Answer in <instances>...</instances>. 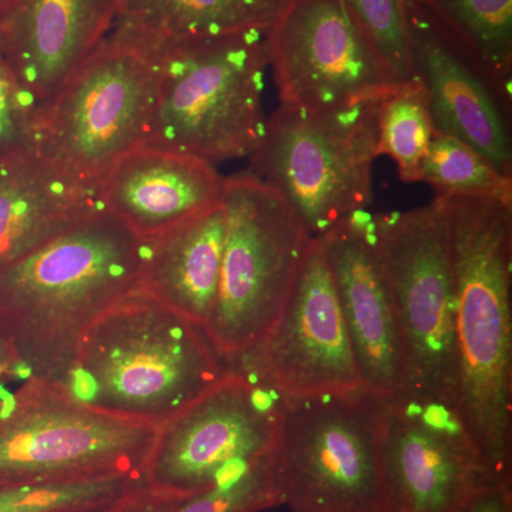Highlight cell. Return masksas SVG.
Listing matches in <instances>:
<instances>
[{
  "mask_svg": "<svg viewBox=\"0 0 512 512\" xmlns=\"http://www.w3.org/2000/svg\"><path fill=\"white\" fill-rule=\"evenodd\" d=\"M383 512H451L495 478L456 406L407 390L384 399Z\"/></svg>",
  "mask_w": 512,
  "mask_h": 512,
  "instance_id": "cell-13",
  "label": "cell"
},
{
  "mask_svg": "<svg viewBox=\"0 0 512 512\" xmlns=\"http://www.w3.org/2000/svg\"><path fill=\"white\" fill-rule=\"evenodd\" d=\"M284 505L276 450L241 473L185 498L173 512H261Z\"/></svg>",
  "mask_w": 512,
  "mask_h": 512,
  "instance_id": "cell-26",
  "label": "cell"
},
{
  "mask_svg": "<svg viewBox=\"0 0 512 512\" xmlns=\"http://www.w3.org/2000/svg\"><path fill=\"white\" fill-rule=\"evenodd\" d=\"M380 100L329 110L281 103L245 171L281 194L319 237L372 204Z\"/></svg>",
  "mask_w": 512,
  "mask_h": 512,
  "instance_id": "cell-7",
  "label": "cell"
},
{
  "mask_svg": "<svg viewBox=\"0 0 512 512\" xmlns=\"http://www.w3.org/2000/svg\"><path fill=\"white\" fill-rule=\"evenodd\" d=\"M282 104L329 110L387 96L397 84L343 0H284L265 30Z\"/></svg>",
  "mask_w": 512,
  "mask_h": 512,
  "instance_id": "cell-12",
  "label": "cell"
},
{
  "mask_svg": "<svg viewBox=\"0 0 512 512\" xmlns=\"http://www.w3.org/2000/svg\"><path fill=\"white\" fill-rule=\"evenodd\" d=\"M370 212H352L319 235L363 387L390 397L404 387L402 336L373 249Z\"/></svg>",
  "mask_w": 512,
  "mask_h": 512,
  "instance_id": "cell-15",
  "label": "cell"
},
{
  "mask_svg": "<svg viewBox=\"0 0 512 512\" xmlns=\"http://www.w3.org/2000/svg\"><path fill=\"white\" fill-rule=\"evenodd\" d=\"M117 0H15L0 15V50L40 109L107 36Z\"/></svg>",
  "mask_w": 512,
  "mask_h": 512,
  "instance_id": "cell-17",
  "label": "cell"
},
{
  "mask_svg": "<svg viewBox=\"0 0 512 512\" xmlns=\"http://www.w3.org/2000/svg\"><path fill=\"white\" fill-rule=\"evenodd\" d=\"M185 497L143 483L131 488L104 512H173Z\"/></svg>",
  "mask_w": 512,
  "mask_h": 512,
  "instance_id": "cell-29",
  "label": "cell"
},
{
  "mask_svg": "<svg viewBox=\"0 0 512 512\" xmlns=\"http://www.w3.org/2000/svg\"><path fill=\"white\" fill-rule=\"evenodd\" d=\"M282 400L229 369L220 382L158 427L146 483L191 497L274 453Z\"/></svg>",
  "mask_w": 512,
  "mask_h": 512,
  "instance_id": "cell-11",
  "label": "cell"
},
{
  "mask_svg": "<svg viewBox=\"0 0 512 512\" xmlns=\"http://www.w3.org/2000/svg\"><path fill=\"white\" fill-rule=\"evenodd\" d=\"M420 183L436 197H478L512 205V175L498 170L476 148L437 133L420 168Z\"/></svg>",
  "mask_w": 512,
  "mask_h": 512,
  "instance_id": "cell-24",
  "label": "cell"
},
{
  "mask_svg": "<svg viewBox=\"0 0 512 512\" xmlns=\"http://www.w3.org/2000/svg\"><path fill=\"white\" fill-rule=\"evenodd\" d=\"M227 235L222 201L148 239L136 291L204 328L214 308Z\"/></svg>",
  "mask_w": 512,
  "mask_h": 512,
  "instance_id": "cell-20",
  "label": "cell"
},
{
  "mask_svg": "<svg viewBox=\"0 0 512 512\" xmlns=\"http://www.w3.org/2000/svg\"><path fill=\"white\" fill-rule=\"evenodd\" d=\"M119 477L60 485H0V512H104L143 484Z\"/></svg>",
  "mask_w": 512,
  "mask_h": 512,
  "instance_id": "cell-25",
  "label": "cell"
},
{
  "mask_svg": "<svg viewBox=\"0 0 512 512\" xmlns=\"http://www.w3.org/2000/svg\"><path fill=\"white\" fill-rule=\"evenodd\" d=\"M147 252L104 211L0 269V320L25 380L63 382L87 330L136 291Z\"/></svg>",
  "mask_w": 512,
  "mask_h": 512,
  "instance_id": "cell-1",
  "label": "cell"
},
{
  "mask_svg": "<svg viewBox=\"0 0 512 512\" xmlns=\"http://www.w3.org/2000/svg\"><path fill=\"white\" fill-rule=\"evenodd\" d=\"M369 231L402 336V390L456 406V296L443 215L434 201L379 212L370 214Z\"/></svg>",
  "mask_w": 512,
  "mask_h": 512,
  "instance_id": "cell-9",
  "label": "cell"
},
{
  "mask_svg": "<svg viewBox=\"0 0 512 512\" xmlns=\"http://www.w3.org/2000/svg\"><path fill=\"white\" fill-rule=\"evenodd\" d=\"M413 69L429 93L434 126L512 175L511 103L426 10L410 2Z\"/></svg>",
  "mask_w": 512,
  "mask_h": 512,
  "instance_id": "cell-16",
  "label": "cell"
},
{
  "mask_svg": "<svg viewBox=\"0 0 512 512\" xmlns=\"http://www.w3.org/2000/svg\"><path fill=\"white\" fill-rule=\"evenodd\" d=\"M107 211L100 181L87 180L35 150L0 160V269Z\"/></svg>",
  "mask_w": 512,
  "mask_h": 512,
  "instance_id": "cell-19",
  "label": "cell"
},
{
  "mask_svg": "<svg viewBox=\"0 0 512 512\" xmlns=\"http://www.w3.org/2000/svg\"><path fill=\"white\" fill-rule=\"evenodd\" d=\"M384 397L367 389L282 402L276 461L293 512H383Z\"/></svg>",
  "mask_w": 512,
  "mask_h": 512,
  "instance_id": "cell-10",
  "label": "cell"
},
{
  "mask_svg": "<svg viewBox=\"0 0 512 512\" xmlns=\"http://www.w3.org/2000/svg\"><path fill=\"white\" fill-rule=\"evenodd\" d=\"M144 46L156 52L160 67L156 111L144 146L214 165L258 150L268 126L262 101L265 32Z\"/></svg>",
  "mask_w": 512,
  "mask_h": 512,
  "instance_id": "cell-4",
  "label": "cell"
},
{
  "mask_svg": "<svg viewBox=\"0 0 512 512\" xmlns=\"http://www.w3.org/2000/svg\"><path fill=\"white\" fill-rule=\"evenodd\" d=\"M2 379L25 380V373L8 329L0 320V380Z\"/></svg>",
  "mask_w": 512,
  "mask_h": 512,
  "instance_id": "cell-31",
  "label": "cell"
},
{
  "mask_svg": "<svg viewBox=\"0 0 512 512\" xmlns=\"http://www.w3.org/2000/svg\"><path fill=\"white\" fill-rule=\"evenodd\" d=\"M433 201L453 261L456 409L495 478L512 484V205Z\"/></svg>",
  "mask_w": 512,
  "mask_h": 512,
  "instance_id": "cell-2",
  "label": "cell"
},
{
  "mask_svg": "<svg viewBox=\"0 0 512 512\" xmlns=\"http://www.w3.org/2000/svg\"><path fill=\"white\" fill-rule=\"evenodd\" d=\"M463 47L512 101V0H410Z\"/></svg>",
  "mask_w": 512,
  "mask_h": 512,
  "instance_id": "cell-22",
  "label": "cell"
},
{
  "mask_svg": "<svg viewBox=\"0 0 512 512\" xmlns=\"http://www.w3.org/2000/svg\"><path fill=\"white\" fill-rule=\"evenodd\" d=\"M40 107L0 50V160L35 150Z\"/></svg>",
  "mask_w": 512,
  "mask_h": 512,
  "instance_id": "cell-28",
  "label": "cell"
},
{
  "mask_svg": "<svg viewBox=\"0 0 512 512\" xmlns=\"http://www.w3.org/2000/svg\"><path fill=\"white\" fill-rule=\"evenodd\" d=\"M429 93L419 76L384 96L377 110V157L397 165L403 183H420V168L436 136Z\"/></svg>",
  "mask_w": 512,
  "mask_h": 512,
  "instance_id": "cell-23",
  "label": "cell"
},
{
  "mask_svg": "<svg viewBox=\"0 0 512 512\" xmlns=\"http://www.w3.org/2000/svg\"><path fill=\"white\" fill-rule=\"evenodd\" d=\"M120 0H117V6H119Z\"/></svg>",
  "mask_w": 512,
  "mask_h": 512,
  "instance_id": "cell-33",
  "label": "cell"
},
{
  "mask_svg": "<svg viewBox=\"0 0 512 512\" xmlns=\"http://www.w3.org/2000/svg\"><path fill=\"white\" fill-rule=\"evenodd\" d=\"M229 367L282 402L365 389L319 237L274 328Z\"/></svg>",
  "mask_w": 512,
  "mask_h": 512,
  "instance_id": "cell-14",
  "label": "cell"
},
{
  "mask_svg": "<svg viewBox=\"0 0 512 512\" xmlns=\"http://www.w3.org/2000/svg\"><path fill=\"white\" fill-rule=\"evenodd\" d=\"M225 177L201 158L150 146L111 165L100 187L107 211L138 237L151 239L220 204Z\"/></svg>",
  "mask_w": 512,
  "mask_h": 512,
  "instance_id": "cell-18",
  "label": "cell"
},
{
  "mask_svg": "<svg viewBox=\"0 0 512 512\" xmlns=\"http://www.w3.org/2000/svg\"><path fill=\"white\" fill-rule=\"evenodd\" d=\"M284 0H120L109 33L141 45L210 39L271 25Z\"/></svg>",
  "mask_w": 512,
  "mask_h": 512,
  "instance_id": "cell-21",
  "label": "cell"
},
{
  "mask_svg": "<svg viewBox=\"0 0 512 512\" xmlns=\"http://www.w3.org/2000/svg\"><path fill=\"white\" fill-rule=\"evenodd\" d=\"M13 2H15V0H0V15H2L9 6H12Z\"/></svg>",
  "mask_w": 512,
  "mask_h": 512,
  "instance_id": "cell-32",
  "label": "cell"
},
{
  "mask_svg": "<svg viewBox=\"0 0 512 512\" xmlns=\"http://www.w3.org/2000/svg\"><path fill=\"white\" fill-rule=\"evenodd\" d=\"M229 369L202 326L131 293L87 330L62 383L100 412L160 427Z\"/></svg>",
  "mask_w": 512,
  "mask_h": 512,
  "instance_id": "cell-3",
  "label": "cell"
},
{
  "mask_svg": "<svg viewBox=\"0 0 512 512\" xmlns=\"http://www.w3.org/2000/svg\"><path fill=\"white\" fill-rule=\"evenodd\" d=\"M227 235L208 339L227 365L284 312L313 235L292 205L248 171L225 177Z\"/></svg>",
  "mask_w": 512,
  "mask_h": 512,
  "instance_id": "cell-6",
  "label": "cell"
},
{
  "mask_svg": "<svg viewBox=\"0 0 512 512\" xmlns=\"http://www.w3.org/2000/svg\"><path fill=\"white\" fill-rule=\"evenodd\" d=\"M451 512H512V484H491Z\"/></svg>",
  "mask_w": 512,
  "mask_h": 512,
  "instance_id": "cell-30",
  "label": "cell"
},
{
  "mask_svg": "<svg viewBox=\"0 0 512 512\" xmlns=\"http://www.w3.org/2000/svg\"><path fill=\"white\" fill-rule=\"evenodd\" d=\"M158 427L100 412L30 377L0 399V485L146 480Z\"/></svg>",
  "mask_w": 512,
  "mask_h": 512,
  "instance_id": "cell-5",
  "label": "cell"
},
{
  "mask_svg": "<svg viewBox=\"0 0 512 512\" xmlns=\"http://www.w3.org/2000/svg\"><path fill=\"white\" fill-rule=\"evenodd\" d=\"M399 82L416 76L410 50V0H343Z\"/></svg>",
  "mask_w": 512,
  "mask_h": 512,
  "instance_id": "cell-27",
  "label": "cell"
},
{
  "mask_svg": "<svg viewBox=\"0 0 512 512\" xmlns=\"http://www.w3.org/2000/svg\"><path fill=\"white\" fill-rule=\"evenodd\" d=\"M160 67L151 47L111 35L40 109L35 151L79 177L100 181L146 144Z\"/></svg>",
  "mask_w": 512,
  "mask_h": 512,
  "instance_id": "cell-8",
  "label": "cell"
}]
</instances>
